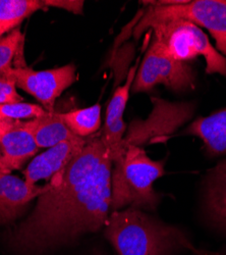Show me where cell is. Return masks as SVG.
Wrapping results in <instances>:
<instances>
[{
	"label": "cell",
	"instance_id": "obj_1",
	"mask_svg": "<svg viewBox=\"0 0 226 255\" xmlns=\"http://www.w3.org/2000/svg\"><path fill=\"white\" fill-rule=\"evenodd\" d=\"M112 160L101 133L46 184L31 215L14 227L7 242L24 255L67 245L105 227L111 203Z\"/></svg>",
	"mask_w": 226,
	"mask_h": 255
},
{
	"label": "cell",
	"instance_id": "obj_2",
	"mask_svg": "<svg viewBox=\"0 0 226 255\" xmlns=\"http://www.w3.org/2000/svg\"><path fill=\"white\" fill-rule=\"evenodd\" d=\"M104 235L118 255H175L184 250L207 253L196 248L178 228L135 207L110 212Z\"/></svg>",
	"mask_w": 226,
	"mask_h": 255
},
{
	"label": "cell",
	"instance_id": "obj_3",
	"mask_svg": "<svg viewBox=\"0 0 226 255\" xmlns=\"http://www.w3.org/2000/svg\"><path fill=\"white\" fill-rule=\"evenodd\" d=\"M112 164L110 212L127 207L155 210L161 196L153 185L165 175V160H153L142 147L129 145Z\"/></svg>",
	"mask_w": 226,
	"mask_h": 255
},
{
	"label": "cell",
	"instance_id": "obj_4",
	"mask_svg": "<svg viewBox=\"0 0 226 255\" xmlns=\"http://www.w3.org/2000/svg\"><path fill=\"white\" fill-rule=\"evenodd\" d=\"M154 30L153 42L170 58L189 62L199 56L206 60V73L226 77V57L212 44L199 26L186 19H174L159 24Z\"/></svg>",
	"mask_w": 226,
	"mask_h": 255
},
{
	"label": "cell",
	"instance_id": "obj_5",
	"mask_svg": "<svg viewBox=\"0 0 226 255\" xmlns=\"http://www.w3.org/2000/svg\"><path fill=\"white\" fill-rule=\"evenodd\" d=\"M174 19H186L209 31L217 50L226 55V0H195L174 5H148L135 37L140 38L146 29Z\"/></svg>",
	"mask_w": 226,
	"mask_h": 255
},
{
	"label": "cell",
	"instance_id": "obj_6",
	"mask_svg": "<svg viewBox=\"0 0 226 255\" xmlns=\"http://www.w3.org/2000/svg\"><path fill=\"white\" fill-rule=\"evenodd\" d=\"M196 75L189 62L177 61L164 54L152 41L134 80V93L151 91L157 85H164L174 92H186L195 88Z\"/></svg>",
	"mask_w": 226,
	"mask_h": 255
},
{
	"label": "cell",
	"instance_id": "obj_7",
	"mask_svg": "<svg viewBox=\"0 0 226 255\" xmlns=\"http://www.w3.org/2000/svg\"><path fill=\"white\" fill-rule=\"evenodd\" d=\"M153 111L145 121L136 120L123 137V150L129 145L142 147L147 143L159 142L164 136L174 132L186 123L194 113L193 103H170L164 99L151 97Z\"/></svg>",
	"mask_w": 226,
	"mask_h": 255
},
{
	"label": "cell",
	"instance_id": "obj_8",
	"mask_svg": "<svg viewBox=\"0 0 226 255\" xmlns=\"http://www.w3.org/2000/svg\"><path fill=\"white\" fill-rule=\"evenodd\" d=\"M8 73L15 80L16 86L35 97L48 113L55 112L54 104L57 97L76 80L75 67L73 63L46 71L15 68Z\"/></svg>",
	"mask_w": 226,
	"mask_h": 255
},
{
	"label": "cell",
	"instance_id": "obj_9",
	"mask_svg": "<svg viewBox=\"0 0 226 255\" xmlns=\"http://www.w3.org/2000/svg\"><path fill=\"white\" fill-rule=\"evenodd\" d=\"M40 148L24 122L0 120V173L10 174L32 158Z\"/></svg>",
	"mask_w": 226,
	"mask_h": 255
},
{
	"label": "cell",
	"instance_id": "obj_10",
	"mask_svg": "<svg viewBox=\"0 0 226 255\" xmlns=\"http://www.w3.org/2000/svg\"><path fill=\"white\" fill-rule=\"evenodd\" d=\"M88 138L76 137L52 146L37 155L24 171L25 182L36 185L40 180H50L65 169L71 161L84 149Z\"/></svg>",
	"mask_w": 226,
	"mask_h": 255
},
{
	"label": "cell",
	"instance_id": "obj_11",
	"mask_svg": "<svg viewBox=\"0 0 226 255\" xmlns=\"http://www.w3.org/2000/svg\"><path fill=\"white\" fill-rule=\"evenodd\" d=\"M138 65L139 61L130 70L126 84L115 90L106 110L105 126L101 133V138L109 151L112 163L125 152L122 140L127 125L123 121V114L130 97V90L136 78Z\"/></svg>",
	"mask_w": 226,
	"mask_h": 255
},
{
	"label": "cell",
	"instance_id": "obj_12",
	"mask_svg": "<svg viewBox=\"0 0 226 255\" xmlns=\"http://www.w3.org/2000/svg\"><path fill=\"white\" fill-rule=\"evenodd\" d=\"M45 190L46 185H29L15 176L0 173V225L16 220L26 206Z\"/></svg>",
	"mask_w": 226,
	"mask_h": 255
},
{
	"label": "cell",
	"instance_id": "obj_13",
	"mask_svg": "<svg viewBox=\"0 0 226 255\" xmlns=\"http://www.w3.org/2000/svg\"><path fill=\"white\" fill-rule=\"evenodd\" d=\"M184 133L200 138L204 150L210 156L226 154V106L208 117L196 120Z\"/></svg>",
	"mask_w": 226,
	"mask_h": 255
},
{
	"label": "cell",
	"instance_id": "obj_14",
	"mask_svg": "<svg viewBox=\"0 0 226 255\" xmlns=\"http://www.w3.org/2000/svg\"><path fill=\"white\" fill-rule=\"evenodd\" d=\"M24 124L33 135L40 149L50 148L77 137L67 127L60 117V113H48L44 117L24 122Z\"/></svg>",
	"mask_w": 226,
	"mask_h": 255
},
{
	"label": "cell",
	"instance_id": "obj_15",
	"mask_svg": "<svg viewBox=\"0 0 226 255\" xmlns=\"http://www.w3.org/2000/svg\"><path fill=\"white\" fill-rule=\"evenodd\" d=\"M205 198L210 217L226 232V176L212 169L206 183Z\"/></svg>",
	"mask_w": 226,
	"mask_h": 255
},
{
	"label": "cell",
	"instance_id": "obj_16",
	"mask_svg": "<svg viewBox=\"0 0 226 255\" xmlns=\"http://www.w3.org/2000/svg\"><path fill=\"white\" fill-rule=\"evenodd\" d=\"M60 117L73 134L80 138H88L100 129L101 106L95 104L87 109L63 113Z\"/></svg>",
	"mask_w": 226,
	"mask_h": 255
},
{
	"label": "cell",
	"instance_id": "obj_17",
	"mask_svg": "<svg viewBox=\"0 0 226 255\" xmlns=\"http://www.w3.org/2000/svg\"><path fill=\"white\" fill-rule=\"evenodd\" d=\"M45 8L39 0H0V25L8 31L17 28L23 19Z\"/></svg>",
	"mask_w": 226,
	"mask_h": 255
},
{
	"label": "cell",
	"instance_id": "obj_18",
	"mask_svg": "<svg viewBox=\"0 0 226 255\" xmlns=\"http://www.w3.org/2000/svg\"><path fill=\"white\" fill-rule=\"evenodd\" d=\"M25 37L19 28L13 29L6 37L0 39V75H4L11 69L13 59L23 54Z\"/></svg>",
	"mask_w": 226,
	"mask_h": 255
},
{
	"label": "cell",
	"instance_id": "obj_19",
	"mask_svg": "<svg viewBox=\"0 0 226 255\" xmlns=\"http://www.w3.org/2000/svg\"><path fill=\"white\" fill-rule=\"evenodd\" d=\"M48 114L42 106L33 103L18 102L12 104H0V117L15 121L34 120Z\"/></svg>",
	"mask_w": 226,
	"mask_h": 255
},
{
	"label": "cell",
	"instance_id": "obj_20",
	"mask_svg": "<svg viewBox=\"0 0 226 255\" xmlns=\"http://www.w3.org/2000/svg\"><path fill=\"white\" fill-rule=\"evenodd\" d=\"M15 87V80L8 72L0 75V104L18 103L24 100L16 92Z\"/></svg>",
	"mask_w": 226,
	"mask_h": 255
},
{
	"label": "cell",
	"instance_id": "obj_21",
	"mask_svg": "<svg viewBox=\"0 0 226 255\" xmlns=\"http://www.w3.org/2000/svg\"><path fill=\"white\" fill-rule=\"evenodd\" d=\"M44 6H53L63 8L68 11L80 14L83 13L84 1H79V0H45L42 1Z\"/></svg>",
	"mask_w": 226,
	"mask_h": 255
},
{
	"label": "cell",
	"instance_id": "obj_22",
	"mask_svg": "<svg viewBox=\"0 0 226 255\" xmlns=\"http://www.w3.org/2000/svg\"><path fill=\"white\" fill-rule=\"evenodd\" d=\"M213 171H215L218 174H221L223 176H226V159L221 160L214 168Z\"/></svg>",
	"mask_w": 226,
	"mask_h": 255
},
{
	"label": "cell",
	"instance_id": "obj_23",
	"mask_svg": "<svg viewBox=\"0 0 226 255\" xmlns=\"http://www.w3.org/2000/svg\"><path fill=\"white\" fill-rule=\"evenodd\" d=\"M8 30L5 28V27H3V26H1L0 25V36H2L4 33H6Z\"/></svg>",
	"mask_w": 226,
	"mask_h": 255
},
{
	"label": "cell",
	"instance_id": "obj_24",
	"mask_svg": "<svg viewBox=\"0 0 226 255\" xmlns=\"http://www.w3.org/2000/svg\"><path fill=\"white\" fill-rule=\"evenodd\" d=\"M215 255H226V249H223L221 252L215 253Z\"/></svg>",
	"mask_w": 226,
	"mask_h": 255
},
{
	"label": "cell",
	"instance_id": "obj_25",
	"mask_svg": "<svg viewBox=\"0 0 226 255\" xmlns=\"http://www.w3.org/2000/svg\"><path fill=\"white\" fill-rule=\"evenodd\" d=\"M0 120H1V117H0Z\"/></svg>",
	"mask_w": 226,
	"mask_h": 255
}]
</instances>
